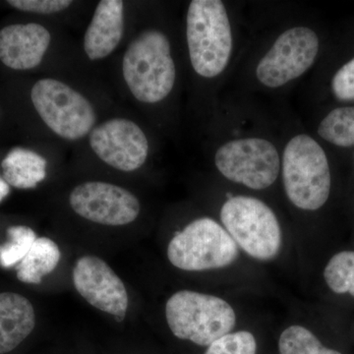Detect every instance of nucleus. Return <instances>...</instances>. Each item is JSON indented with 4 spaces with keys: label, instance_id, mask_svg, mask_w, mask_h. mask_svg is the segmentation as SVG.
Instances as JSON below:
<instances>
[{
    "label": "nucleus",
    "instance_id": "nucleus-3",
    "mask_svg": "<svg viewBox=\"0 0 354 354\" xmlns=\"http://www.w3.org/2000/svg\"><path fill=\"white\" fill-rule=\"evenodd\" d=\"M283 181L286 196L298 209L317 211L329 199V160L320 144L309 135H297L286 144Z\"/></svg>",
    "mask_w": 354,
    "mask_h": 354
},
{
    "label": "nucleus",
    "instance_id": "nucleus-8",
    "mask_svg": "<svg viewBox=\"0 0 354 354\" xmlns=\"http://www.w3.org/2000/svg\"><path fill=\"white\" fill-rule=\"evenodd\" d=\"M215 165L228 180L253 190L270 187L277 180L281 158L272 142L258 137L232 140L216 150Z\"/></svg>",
    "mask_w": 354,
    "mask_h": 354
},
{
    "label": "nucleus",
    "instance_id": "nucleus-18",
    "mask_svg": "<svg viewBox=\"0 0 354 354\" xmlns=\"http://www.w3.org/2000/svg\"><path fill=\"white\" fill-rule=\"evenodd\" d=\"M318 134L337 147L354 146V106L333 109L321 121Z\"/></svg>",
    "mask_w": 354,
    "mask_h": 354
},
{
    "label": "nucleus",
    "instance_id": "nucleus-16",
    "mask_svg": "<svg viewBox=\"0 0 354 354\" xmlns=\"http://www.w3.org/2000/svg\"><path fill=\"white\" fill-rule=\"evenodd\" d=\"M3 179L19 189L35 188L46 176V160L27 149L11 150L1 162Z\"/></svg>",
    "mask_w": 354,
    "mask_h": 354
},
{
    "label": "nucleus",
    "instance_id": "nucleus-17",
    "mask_svg": "<svg viewBox=\"0 0 354 354\" xmlns=\"http://www.w3.org/2000/svg\"><path fill=\"white\" fill-rule=\"evenodd\" d=\"M62 253L59 247L48 237H39L27 255L17 265V278L26 283L38 285L46 274L55 271Z\"/></svg>",
    "mask_w": 354,
    "mask_h": 354
},
{
    "label": "nucleus",
    "instance_id": "nucleus-25",
    "mask_svg": "<svg viewBox=\"0 0 354 354\" xmlns=\"http://www.w3.org/2000/svg\"><path fill=\"white\" fill-rule=\"evenodd\" d=\"M9 192H10V188H9V184L4 180L3 178L0 177V203L4 198L8 196Z\"/></svg>",
    "mask_w": 354,
    "mask_h": 354
},
{
    "label": "nucleus",
    "instance_id": "nucleus-24",
    "mask_svg": "<svg viewBox=\"0 0 354 354\" xmlns=\"http://www.w3.org/2000/svg\"><path fill=\"white\" fill-rule=\"evenodd\" d=\"M7 3L25 12L53 14L68 8L70 0H9Z\"/></svg>",
    "mask_w": 354,
    "mask_h": 354
},
{
    "label": "nucleus",
    "instance_id": "nucleus-2",
    "mask_svg": "<svg viewBox=\"0 0 354 354\" xmlns=\"http://www.w3.org/2000/svg\"><path fill=\"white\" fill-rule=\"evenodd\" d=\"M186 37L191 64L198 75L214 78L227 68L234 39L227 8L220 0H193Z\"/></svg>",
    "mask_w": 354,
    "mask_h": 354
},
{
    "label": "nucleus",
    "instance_id": "nucleus-10",
    "mask_svg": "<svg viewBox=\"0 0 354 354\" xmlns=\"http://www.w3.org/2000/svg\"><path fill=\"white\" fill-rule=\"evenodd\" d=\"M77 215L104 225H124L139 216L140 203L129 191L106 183H86L76 186L69 197Z\"/></svg>",
    "mask_w": 354,
    "mask_h": 354
},
{
    "label": "nucleus",
    "instance_id": "nucleus-14",
    "mask_svg": "<svg viewBox=\"0 0 354 354\" xmlns=\"http://www.w3.org/2000/svg\"><path fill=\"white\" fill-rule=\"evenodd\" d=\"M123 1L102 0L84 37V50L92 60L109 57L120 43L124 32Z\"/></svg>",
    "mask_w": 354,
    "mask_h": 354
},
{
    "label": "nucleus",
    "instance_id": "nucleus-22",
    "mask_svg": "<svg viewBox=\"0 0 354 354\" xmlns=\"http://www.w3.org/2000/svg\"><path fill=\"white\" fill-rule=\"evenodd\" d=\"M256 351L257 342L252 333L239 330L209 344L205 354H256Z\"/></svg>",
    "mask_w": 354,
    "mask_h": 354
},
{
    "label": "nucleus",
    "instance_id": "nucleus-20",
    "mask_svg": "<svg viewBox=\"0 0 354 354\" xmlns=\"http://www.w3.org/2000/svg\"><path fill=\"white\" fill-rule=\"evenodd\" d=\"M279 354H342L324 346L311 330L299 325L286 328L279 341Z\"/></svg>",
    "mask_w": 354,
    "mask_h": 354
},
{
    "label": "nucleus",
    "instance_id": "nucleus-11",
    "mask_svg": "<svg viewBox=\"0 0 354 354\" xmlns=\"http://www.w3.org/2000/svg\"><path fill=\"white\" fill-rule=\"evenodd\" d=\"M90 145L102 162L122 171L145 164L149 142L145 133L131 120L114 118L91 131Z\"/></svg>",
    "mask_w": 354,
    "mask_h": 354
},
{
    "label": "nucleus",
    "instance_id": "nucleus-23",
    "mask_svg": "<svg viewBox=\"0 0 354 354\" xmlns=\"http://www.w3.org/2000/svg\"><path fill=\"white\" fill-rule=\"evenodd\" d=\"M332 90L339 101H353L354 57L337 70L332 80Z\"/></svg>",
    "mask_w": 354,
    "mask_h": 354
},
{
    "label": "nucleus",
    "instance_id": "nucleus-12",
    "mask_svg": "<svg viewBox=\"0 0 354 354\" xmlns=\"http://www.w3.org/2000/svg\"><path fill=\"white\" fill-rule=\"evenodd\" d=\"M73 283L84 299L95 308L122 322L127 316L128 295L124 283L104 261L84 256L73 269Z\"/></svg>",
    "mask_w": 354,
    "mask_h": 354
},
{
    "label": "nucleus",
    "instance_id": "nucleus-19",
    "mask_svg": "<svg viewBox=\"0 0 354 354\" xmlns=\"http://www.w3.org/2000/svg\"><path fill=\"white\" fill-rule=\"evenodd\" d=\"M328 288L337 295L354 297V251H341L330 258L324 270Z\"/></svg>",
    "mask_w": 354,
    "mask_h": 354
},
{
    "label": "nucleus",
    "instance_id": "nucleus-6",
    "mask_svg": "<svg viewBox=\"0 0 354 354\" xmlns=\"http://www.w3.org/2000/svg\"><path fill=\"white\" fill-rule=\"evenodd\" d=\"M239 248L218 221L197 218L177 232L167 247L172 266L188 272L223 269L237 260Z\"/></svg>",
    "mask_w": 354,
    "mask_h": 354
},
{
    "label": "nucleus",
    "instance_id": "nucleus-7",
    "mask_svg": "<svg viewBox=\"0 0 354 354\" xmlns=\"http://www.w3.org/2000/svg\"><path fill=\"white\" fill-rule=\"evenodd\" d=\"M31 99L44 122L62 138H83L94 127L92 104L65 83L41 79L32 87Z\"/></svg>",
    "mask_w": 354,
    "mask_h": 354
},
{
    "label": "nucleus",
    "instance_id": "nucleus-15",
    "mask_svg": "<svg viewBox=\"0 0 354 354\" xmlns=\"http://www.w3.org/2000/svg\"><path fill=\"white\" fill-rule=\"evenodd\" d=\"M35 326L36 314L27 298L18 293H0V354L17 348Z\"/></svg>",
    "mask_w": 354,
    "mask_h": 354
},
{
    "label": "nucleus",
    "instance_id": "nucleus-1",
    "mask_svg": "<svg viewBox=\"0 0 354 354\" xmlns=\"http://www.w3.org/2000/svg\"><path fill=\"white\" fill-rule=\"evenodd\" d=\"M122 71L128 88L140 102L157 104L171 94L176 70L164 32L146 30L133 39L123 57Z\"/></svg>",
    "mask_w": 354,
    "mask_h": 354
},
{
    "label": "nucleus",
    "instance_id": "nucleus-13",
    "mask_svg": "<svg viewBox=\"0 0 354 354\" xmlns=\"http://www.w3.org/2000/svg\"><path fill=\"white\" fill-rule=\"evenodd\" d=\"M51 41L44 26L16 24L0 31V60L9 68L28 70L41 64Z\"/></svg>",
    "mask_w": 354,
    "mask_h": 354
},
{
    "label": "nucleus",
    "instance_id": "nucleus-21",
    "mask_svg": "<svg viewBox=\"0 0 354 354\" xmlns=\"http://www.w3.org/2000/svg\"><path fill=\"white\" fill-rule=\"evenodd\" d=\"M7 234L9 241L0 245V266L6 269L19 264L37 239L34 230L25 225L10 227Z\"/></svg>",
    "mask_w": 354,
    "mask_h": 354
},
{
    "label": "nucleus",
    "instance_id": "nucleus-4",
    "mask_svg": "<svg viewBox=\"0 0 354 354\" xmlns=\"http://www.w3.org/2000/svg\"><path fill=\"white\" fill-rule=\"evenodd\" d=\"M165 317L176 337L201 346H209L230 334L236 324L234 310L228 302L192 290L172 295L165 304Z\"/></svg>",
    "mask_w": 354,
    "mask_h": 354
},
{
    "label": "nucleus",
    "instance_id": "nucleus-9",
    "mask_svg": "<svg viewBox=\"0 0 354 354\" xmlns=\"http://www.w3.org/2000/svg\"><path fill=\"white\" fill-rule=\"evenodd\" d=\"M319 48L318 36L310 28L286 30L258 64V81L265 87L276 88L295 80L314 64Z\"/></svg>",
    "mask_w": 354,
    "mask_h": 354
},
{
    "label": "nucleus",
    "instance_id": "nucleus-5",
    "mask_svg": "<svg viewBox=\"0 0 354 354\" xmlns=\"http://www.w3.org/2000/svg\"><path fill=\"white\" fill-rule=\"evenodd\" d=\"M221 220L239 248L256 260L274 259L283 234L276 214L257 198H230L221 209Z\"/></svg>",
    "mask_w": 354,
    "mask_h": 354
}]
</instances>
